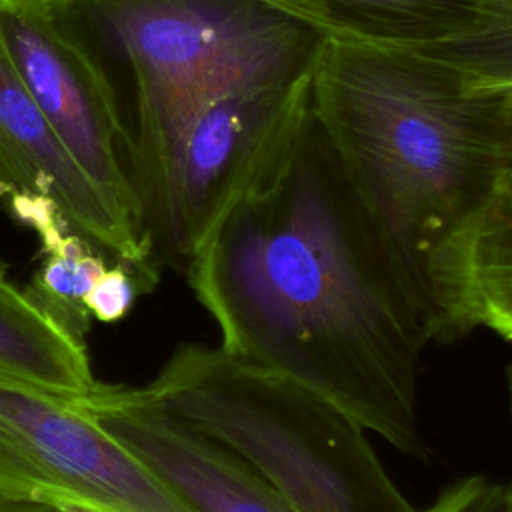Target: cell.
I'll use <instances>...</instances> for the list:
<instances>
[{
  "instance_id": "6da1fadb",
  "label": "cell",
  "mask_w": 512,
  "mask_h": 512,
  "mask_svg": "<svg viewBox=\"0 0 512 512\" xmlns=\"http://www.w3.org/2000/svg\"><path fill=\"white\" fill-rule=\"evenodd\" d=\"M186 276L226 352L306 384L396 450L424 454L418 382L434 338L314 120L216 224Z\"/></svg>"
},
{
  "instance_id": "7a4b0ae2",
  "label": "cell",
  "mask_w": 512,
  "mask_h": 512,
  "mask_svg": "<svg viewBox=\"0 0 512 512\" xmlns=\"http://www.w3.org/2000/svg\"><path fill=\"white\" fill-rule=\"evenodd\" d=\"M312 120L442 340L448 262L512 174V92L422 50L324 40Z\"/></svg>"
},
{
  "instance_id": "3957f363",
  "label": "cell",
  "mask_w": 512,
  "mask_h": 512,
  "mask_svg": "<svg viewBox=\"0 0 512 512\" xmlns=\"http://www.w3.org/2000/svg\"><path fill=\"white\" fill-rule=\"evenodd\" d=\"M144 388L242 458L296 512H422L390 478L370 432L282 372L222 346L184 344Z\"/></svg>"
},
{
  "instance_id": "277c9868",
  "label": "cell",
  "mask_w": 512,
  "mask_h": 512,
  "mask_svg": "<svg viewBox=\"0 0 512 512\" xmlns=\"http://www.w3.org/2000/svg\"><path fill=\"white\" fill-rule=\"evenodd\" d=\"M134 80L136 140L246 78L308 68L324 36L262 0H46Z\"/></svg>"
},
{
  "instance_id": "5b68a950",
  "label": "cell",
  "mask_w": 512,
  "mask_h": 512,
  "mask_svg": "<svg viewBox=\"0 0 512 512\" xmlns=\"http://www.w3.org/2000/svg\"><path fill=\"white\" fill-rule=\"evenodd\" d=\"M312 66L246 78L136 144L138 220L160 266L186 272L216 224L300 144Z\"/></svg>"
},
{
  "instance_id": "8992f818",
  "label": "cell",
  "mask_w": 512,
  "mask_h": 512,
  "mask_svg": "<svg viewBox=\"0 0 512 512\" xmlns=\"http://www.w3.org/2000/svg\"><path fill=\"white\" fill-rule=\"evenodd\" d=\"M0 494L78 512H196L80 398L6 374Z\"/></svg>"
},
{
  "instance_id": "52a82bcc",
  "label": "cell",
  "mask_w": 512,
  "mask_h": 512,
  "mask_svg": "<svg viewBox=\"0 0 512 512\" xmlns=\"http://www.w3.org/2000/svg\"><path fill=\"white\" fill-rule=\"evenodd\" d=\"M0 40L74 162L140 226L134 132L108 66L46 0H0Z\"/></svg>"
},
{
  "instance_id": "ba28073f",
  "label": "cell",
  "mask_w": 512,
  "mask_h": 512,
  "mask_svg": "<svg viewBox=\"0 0 512 512\" xmlns=\"http://www.w3.org/2000/svg\"><path fill=\"white\" fill-rule=\"evenodd\" d=\"M42 200L110 262L126 266L142 292L156 286L160 264L138 226L84 174L40 112L0 40V202Z\"/></svg>"
},
{
  "instance_id": "9c48e42d",
  "label": "cell",
  "mask_w": 512,
  "mask_h": 512,
  "mask_svg": "<svg viewBox=\"0 0 512 512\" xmlns=\"http://www.w3.org/2000/svg\"><path fill=\"white\" fill-rule=\"evenodd\" d=\"M80 400L196 512H296L242 458L166 410L146 388L96 382Z\"/></svg>"
},
{
  "instance_id": "30bf717a",
  "label": "cell",
  "mask_w": 512,
  "mask_h": 512,
  "mask_svg": "<svg viewBox=\"0 0 512 512\" xmlns=\"http://www.w3.org/2000/svg\"><path fill=\"white\" fill-rule=\"evenodd\" d=\"M488 328L512 342V174L454 250L442 286V340Z\"/></svg>"
},
{
  "instance_id": "8fae6325",
  "label": "cell",
  "mask_w": 512,
  "mask_h": 512,
  "mask_svg": "<svg viewBox=\"0 0 512 512\" xmlns=\"http://www.w3.org/2000/svg\"><path fill=\"white\" fill-rule=\"evenodd\" d=\"M326 40L380 48H428L468 32L480 0H262Z\"/></svg>"
},
{
  "instance_id": "7c38bea8",
  "label": "cell",
  "mask_w": 512,
  "mask_h": 512,
  "mask_svg": "<svg viewBox=\"0 0 512 512\" xmlns=\"http://www.w3.org/2000/svg\"><path fill=\"white\" fill-rule=\"evenodd\" d=\"M0 374L82 398L94 386L84 342L44 314L0 262Z\"/></svg>"
},
{
  "instance_id": "4fadbf2b",
  "label": "cell",
  "mask_w": 512,
  "mask_h": 512,
  "mask_svg": "<svg viewBox=\"0 0 512 512\" xmlns=\"http://www.w3.org/2000/svg\"><path fill=\"white\" fill-rule=\"evenodd\" d=\"M8 210L36 232L42 248V264L26 294L70 336L84 342L90 322L84 298L110 260L48 202L26 200Z\"/></svg>"
},
{
  "instance_id": "5bb4252c",
  "label": "cell",
  "mask_w": 512,
  "mask_h": 512,
  "mask_svg": "<svg viewBox=\"0 0 512 512\" xmlns=\"http://www.w3.org/2000/svg\"><path fill=\"white\" fill-rule=\"evenodd\" d=\"M418 50L450 66L470 90L512 92V0H480L468 32Z\"/></svg>"
},
{
  "instance_id": "9a60e30c",
  "label": "cell",
  "mask_w": 512,
  "mask_h": 512,
  "mask_svg": "<svg viewBox=\"0 0 512 512\" xmlns=\"http://www.w3.org/2000/svg\"><path fill=\"white\" fill-rule=\"evenodd\" d=\"M140 292L138 280L126 266L108 262L86 294L84 304L92 318L108 324L124 318Z\"/></svg>"
},
{
  "instance_id": "2e32d148",
  "label": "cell",
  "mask_w": 512,
  "mask_h": 512,
  "mask_svg": "<svg viewBox=\"0 0 512 512\" xmlns=\"http://www.w3.org/2000/svg\"><path fill=\"white\" fill-rule=\"evenodd\" d=\"M422 512H512V484L470 476L444 490Z\"/></svg>"
},
{
  "instance_id": "e0dca14e",
  "label": "cell",
  "mask_w": 512,
  "mask_h": 512,
  "mask_svg": "<svg viewBox=\"0 0 512 512\" xmlns=\"http://www.w3.org/2000/svg\"><path fill=\"white\" fill-rule=\"evenodd\" d=\"M0 512H78L72 508H62L46 502L36 500H24V498H12L0 494Z\"/></svg>"
},
{
  "instance_id": "ac0fdd59",
  "label": "cell",
  "mask_w": 512,
  "mask_h": 512,
  "mask_svg": "<svg viewBox=\"0 0 512 512\" xmlns=\"http://www.w3.org/2000/svg\"><path fill=\"white\" fill-rule=\"evenodd\" d=\"M510 400H512V368H510Z\"/></svg>"
}]
</instances>
